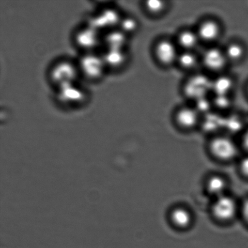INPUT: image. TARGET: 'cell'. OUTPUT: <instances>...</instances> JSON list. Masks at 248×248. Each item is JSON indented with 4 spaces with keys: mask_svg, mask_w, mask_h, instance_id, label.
<instances>
[{
    "mask_svg": "<svg viewBox=\"0 0 248 248\" xmlns=\"http://www.w3.org/2000/svg\"><path fill=\"white\" fill-rule=\"evenodd\" d=\"M212 82L203 75H194L185 84L184 93L194 101L207 97L209 92L212 91Z\"/></svg>",
    "mask_w": 248,
    "mask_h": 248,
    "instance_id": "cell-1",
    "label": "cell"
},
{
    "mask_svg": "<svg viewBox=\"0 0 248 248\" xmlns=\"http://www.w3.org/2000/svg\"><path fill=\"white\" fill-rule=\"evenodd\" d=\"M155 53L158 62L166 66L177 62L179 55L176 44L167 39L158 41L155 46Z\"/></svg>",
    "mask_w": 248,
    "mask_h": 248,
    "instance_id": "cell-2",
    "label": "cell"
},
{
    "mask_svg": "<svg viewBox=\"0 0 248 248\" xmlns=\"http://www.w3.org/2000/svg\"><path fill=\"white\" fill-rule=\"evenodd\" d=\"M202 62L206 69L217 72L224 69L228 60L224 50L217 47H211L203 53Z\"/></svg>",
    "mask_w": 248,
    "mask_h": 248,
    "instance_id": "cell-3",
    "label": "cell"
},
{
    "mask_svg": "<svg viewBox=\"0 0 248 248\" xmlns=\"http://www.w3.org/2000/svg\"><path fill=\"white\" fill-rule=\"evenodd\" d=\"M211 148L214 154L222 159H232L237 152L234 143L225 137L215 139L211 142Z\"/></svg>",
    "mask_w": 248,
    "mask_h": 248,
    "instance_id": "cell-4",
    "label": "cell"
},
{
    "mask_svg": "<svg viewBox=\"0 0 248 248\" xmlns=\"http://www.w3.org/2000/svg\"><path fill=\"white\" fill-rule=\"evenodd\" d=\"M236 206L234 201L229 197H218L213 206V212L221 220H228L234 216Z\"/></svg>",
    "mask_w": 248,
    "mask_h": 248,
    "instance_id": "cell-5",
    "label": "cell"
},
{
    "mask_svg": "<svg viewBox=\"0 0 248 248\" xmlns=\"http://www.w3.org/2000/svg\"><path fill=\"white\" fill-rule=\"evenodd\" d=\"M196 31L200 40L208 43L213 42L219 38L221 27L217 21L209 19L202 22Z\"/></svg>",
    "mask_w": 248,
    "mask_h": 248,
    "instance_id": "cell-6",
    "label": "cell"
},
{
    "mask_svg": "<svg viewBox=\"0 0 248 248\" xmlns=\"http://www.w3.org/2000/svg\"><path fill=\"white\" fill-rule=\"evenodd\" d=\"M200 114L196 108L186 106L179 109L177 111L175 119L177 124L181 127L191 128L199 122Z\"/></svg>",
    "mask_w": 248,
    "mask_h": 248,
    "instance_id": "cell-7",
    "label": "cell"
},
{
    "mask_svg": "<svg viewBox=\"0 0 248 248\" xmlns=\"http://www.w3.org/2000/svg\"><path fill=\"white\" fill-rule=\"evenodd\" d=\"M200 38L197 31L184 30L177 36V43L184 51H193L198 46Z\"/></svg>",
    "mask_w": 248,
    "mask_h": 248,
    "instance_id": "cell-8",
    "label": "cell"
},
{
    "mask_svg": "<svg viewBox=\"0 0 248 248\" xmlns=\"http://www.w3.org/2000/svg\"><path fill=\"white\" fill-rule=\"evenodd\" d=\"M234 87L232 78L226 75L218 77L212 82V92L215 95H230Z\"/></svg>",
    "mask_w": 248,
    "mask_h": 248,
    "instance_id": "cell-9",
    "label": "cell"
},
{
    "mask_svg": "<svg viewBox=\"0 0 248 248\" xmlns=\"http://www.w3.org/2000/svg\"><path fill=\"white\" fill-rule=\"evenodd\" d=\"M224 51L228 62H239L245 55L244 46L237 42L230 43Z\"/></svg>",
    "mask_w": 248,
    "mask_h": 248,
    "instance_id": "cell-10",
    "label": "cell"
},
{
    "mask_svg": "<svg viewBox=\"0 0 248 248\" xmlns=\"http://www.w3.org/2000/svg\"><path fill=\"white\" fill-rule=\"evenodd\" d=\"M177 62L180 66L186 70L194 69L198 64V58L193 51H184L179 53Z\"/></svg>",
    "mask_w": 248,
    "mask_h": 248,
    "instance_id": "cell-11",
    "label": "cell"
},
{
    "mask_svg": "<svg viewBox=\"0 0 248 248\" xmlns=\"http://www.w3.org/2000/svg\"><path fill=\"white\" fill-rule=\"evenodd\" d=\"M171 218L175 224L181 227H186L191 222L190 214L183 208H177L172 211Z\"/></svg>",
    "mask_w": 248,
    "mask_h": 248,
    "instance_id": "cell-12",
    "label": "cell"
},
{
    "mask_svg": "<svg viewBox=\"0 0 248 248\" xmlns=\"http://www.w3.org/2000/svg\"><path fill=\"white\" fill-rule=\"evenodd\" d=\"M205 116V120H204V126L209 130L219 128L220 126L224 125L225 119H223L218 113L210 112Z\"/></svg>",
    "mask_w": 248,
    "mask_h": 248,
    "instance_id": "cell-13",
    "label": "cell"
},
{
    "mask_svg": "<svg viewBox=\"0 0 248 248\" xmlns=\"http://www.w3.org/2000/svg\"><path fill=\"white\" fill-rule=\"evenodd\" d=\"M167 5L166 2L160 0H149L145 2L146 11L153 16H159L166 10Z\"/></svg>",
    "mask_w": 248,
    "mask_h": 248,
    "instance_id": "cell-14",
    "label": "cell"
},
{
    "mask_svg": "<svg viewBox=\"0 0 248 248\" xmlns=\"http://www.w3.org/2000/svg\"><path fill=\"white\" fill-rule=\"evenodd\" d=\"M208 188L211 193L218 197L222 196L225 188V182L219 177H213L208 182Z\"/></svg>",
    "mask_w": 248,
    "mask_h": 248,
    "instance_id": "cell-15",
    "label": "cell"
},
{
    "mask_svg": "<svg viewBox=\"0 0 248 248\" xmlns=\"http://www.w3.org/2000/svg\"><path fill=\"white\" fill-rule=\"evenodd\" d=\"M212 101L213 106L220 110H227L232 106V101L230 95H215Z\"/></svg>",
    "mask_w": 248,
    "mask_h": 248,
    "instance_id": "cell-16",
    "label": "cell"
},
{
    "mask_svg": "<svg viewBox=\"0 0 248 248\" xmlns=\"http://www.w3.org/2000/svg\"><path fill=\"white\" fill-rule=\"evenodd\" d=\"M194 102H195V106L194 108L200 115L201 114H203L204 115H206L211 112V109L213 108L212 101L208 99V97L199 99Z\"/></svg>",
    "mask_w": 248,
    "mask_h": 248,
    "instance_id": "cell-17",
    "label": "cell"
},
{
    "mask_svg": "<svg viewBox=\"0 0 248 248\" xmlns=\"http://www.w3.org/2000/svg\"><path fill=\"white\" fill-rule=\"evenodd\" d=\"M224 125L231 131H236L242 127L243 122L239 116L232 115L225 119Z\"/></svg>",
    "mask_w": 248,
    "mask_h": 248,
    "instance_id": "cell-18",
    "label": "cell"
},
{
    "mask_svg": "<svg viewBox=\"0 0 248 248\" xmlns=\"http://www.w3.org/2000/svg\"><path fill=\"white\" fill-rule=\"evenodd\" d=\"M123 26L126 32H133L137 30L138 23L135 19L133 18H127L124 19Z\"/></svg>",
    "mask_w": 248,
    "mask_h": 248,
    "instance_id": "cell-19",
    "label": "cell"
},
{
    "mask_svg": "<svg viewBox=\"0 0 248 248\" xmlns=\"http://www.w3.org/2000/svg\"><path fill=\"white\" fill-rule=\"evenodd\" d=\"M241 169L243 172L248 176V157L243 160Z\"/></svg>",
    "mask_w": 248,
    "mask_h": 248,
    "instance_id": "cell-20",
    "label": "cell"
},
{
    "mask_svg": "<svg viewBox=\"0 0 248 248\" xmlns=\"http://www.w3.org/2000/svg\"><path fill=\"white\" fill-rule=\"evenodd\" d=\"M243 211H244V215L245 218L248 222V200L245 202L244 205V208H243Z\"/></svg>",
    "mask_w": 248,
    "mask_h": 248,
    "instance_id": "cell-21",
    "label": "cell"
},
{
    "mask_svg": "<svg viewBox=\"0 0 248 248\" xmlns=\"http://www.w3.org/2000/svg\"><path fill=\"white\" fill-rule=\"evenodd\" d=\"M244 143L245 147L248 150V130L245 133L244 136Z\"/></svg>",
    "mask_w": 248,
    "mask_h": 248,
    "instance_id": "cell-22",
    "label": "cell"
},
{
    "mask_svg": "<svg viewBox=\"0 0 248 248\" xmlns=\"http://www.w3.org/2000/svg\"></svg>",
    "mask_w": 248,
    "mask_h": 248,
    "instance_id": "cell-23",
    "label": "cell"
}]
</instances>
